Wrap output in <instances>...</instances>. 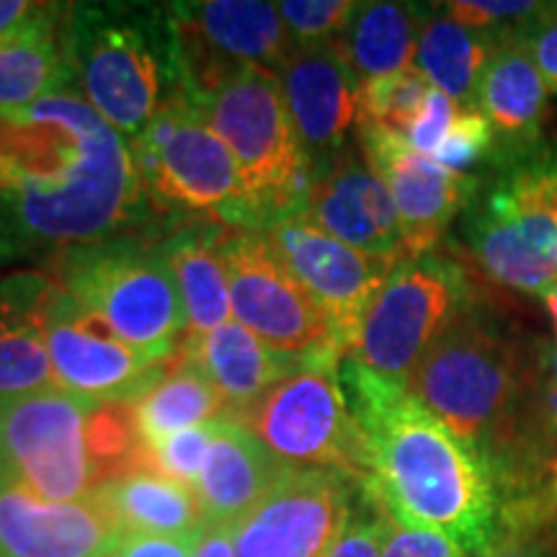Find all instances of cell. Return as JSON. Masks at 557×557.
I'll list each match as a JSON object with an SVG mask.
<instances>
[{
	"label": "cell",
	"mask_w": 557,
	"mask_h": 557,
	"mask_svg": "<svg viewBox=\"0 0 557 557\" xmlns=\"http://www.w3.org/2000/svg\"><path fill=\"white\" fill-rule=\"evenodd\" d=\"M145 197L127 137L81 96L0 109V269L116 238Z\"/></svg>",
	"instance_id": "obj_1"
},
{
	"label": "cell",
	"mask_w": 557,
	"mask_h": 557,
	"mask_svg": "<svg viewBox=\"0 0 557 557\" xmlns=\"http://www.w3.org/2000/svg\"><path fill=\"white\" fill-rule=\"evenodd\" d=\"M341 380L369 447V498L406 524L447 534L470 557L504 534L493 459L444 426L406 387L344 357Z\"/></svg>",
	"instance_id": "obj_2"
},
{
	"label": "cell",
	"mask_w": 557,
	"mask_h": 557,
	"mask_svg": "<svg viewBox=\"0 0 557 557\" xmlns=\"http://www.w3.org/2000/svg\"><path fill=\"white\" fill-rule=\"evenodd\" d=\"M158 18L129 5H67L62 13L70 94L132 139L165 103V83L178 90L169 13L163 26Z\"/></svg>",
	"instance_id": "obj_3"
},
{
	"label": "cell",
	"mask_w": 557,
	"mask_h": 557,
	"mask_svg": "<svg viewBox=\"0 0 557 557\" xmlns=\"http://www.w3.org/2000/svg\"><path fill=\"white\" fill-rule=\"evenodd\" d=\"M197 109L238 165L259 233L271 222L305 214L315 173L276 73L246 70Z\"/></svg>",
	"instance_id": "obj_4"
},
{
	"label": "cell",
	"mask_w": 557,
	"mask_h": 557,
	"mask_svg": "<svg viewBox=\"0 0 557 557\" xmlns=\"http://www.w3.org/2000/svg\"><path fill=\"white\" fill-rule=\"evenodd\" d=\"M58 284L124 344L165 361L189 331L163 248L111 238L60 256Z\"/></svg>",
	"instance_id": "obj_5"
},
{
	"label": "cell",
	"mask_w": 557,
	"mask_h": 557,
	"mask_svg": "<svg viewBox=\"0 0 557 557\" xmlns=\"http://www.w3.org/2000/svg\"><path fill=\"white\" fill-rule=\"evenodd\" d=\"M465 243L487 278L524 295L557 287V150L508 160L465 209Z\"/></svg>",
	"instance_id": "obj_6"
},
{
	"label": "cell",
	"mask_w": 557,
	"mask_h": 557,
	"mask_svg": "<svg viewBox=\"0 0 557 557\" xmlns=\"http://www.w3.org/2000/svg\"><path fill=\"white\" fill-rule=\"evenodd\" d=\"M406 389L444 426L491 457V442L524 393V367L517 346L468 310L429 348Z\"/></svg>",
	"instance_id": "obj_7"
},
{
	"label": "cell",
	"mask_w": 557,
	"mask_h": 557,
	"mask_svg": "<svg viewBox=\"0 0 557 557\" xmlns=\"http://www.w3.org/2000/svg\"><path fill=\"white\" fill-rule=\"evenodd\" d=\"M338 361H308L233 416L287 468L338 472L364 487L372 475L369 447L341 387Z\"/></svg>",
	"instance_id": "obj_8"
},
{
	"label": "cell",
	"mask_w": 557,
	"mask_h": 557,
	"mask_svg": "<svg viewBox=\"0 0 557 557\" xmlns=\"http://www.w3.org/2000/svg\"><path fill=\"white\" fill-rule=\"evenodd\" d=\"M468 310L472 284L457 261L434 250L410 256L395 263L374 295L346 359L408 387L429 348Z\"/></svg>",
	"instance_id": "obj_9"
},
{
	"label": "cell",
	"mask_w": 557,
	"mask_h": 557,
	"mask_svg": "<svg viewBox=\"0 0 557 557\" xmlns=\"http://www.w3.org/2000/svg\"><path fill=\"white\" fill-rule=\"evenodd\" d=\"M132 152L148 197L259 233L238 165L184 94L165 99Z\"/></svg>",
	"instance_id": "obj_10"
},
{
	"label": "cell",
	"mask_w": 557,
	"mask_h": 557,
	"mask_svg": "<svg viewBox=\"0 0 557 557\" xmlns=\"http://www.w3.org/2000/svg\"><path fill=\"white\" fill-rule=\"evenodd\" d=\"M178 90L194 107L246 70H282L295 50L278 3L212 0L169 11Z\"/></svg>",
	"instance_id": "obj_11"
},
{
	"label": "cell",
	"mask_w": 557,
	"mask_h": 557,
	"mask_svg": "<svg viewBox=\"0 0 557 557\" xmlns=\"http://www.w3.org/2000/svg\"><path fill=\"white\" fill-rule=\"evenodd\" d=\"M96 406L62 387L3 400L0 465L47 500H90L99 485L88 455V421Z\"/></svg>",
	"instance_id": "obj_12"
},
{
	"label": "cell",
	"mask_w": 557,
	"mask_h": 557,
	"mask_svg": "<svg viewBox=\"0 0 557 557\" xmlns=\"http://www.w3.org/2000/svg\"><path fill=\"white\" fill-rule=\"evenodd\" d=\"M222 256L233 315L271 351L292 359H344L329 315L271 253L261 233L238 230L227 235Z\"/></svg>",
	"instance_id": "obj_13"
},
{
	"label": "cell",
	"mask_w": 557,
	"mask_h": 557,
	"mask_svg": "<svg viewBox=\"0 0 557 557\" xmlns=\"http://www.w3.org/2000/svg\"><path fill=\"white\" fill-rule=\"evenodd\" d=\"M47 351L58 387L94 403H135L163 377L169 364L116 338L52 282L41 310Z\"/></svg>",
	"instance_id": "obj_14"
},
{
	"label": "cell",
	"mask_w": 557,
	"mask_h": 557,
	"mask_svg": "<svg viewBox=\"0 0 557 557\" xmlns=\"http://www.w3.org/2000/svg\"><path fill=\"white\" fill-rule=\"evenodd\" d=\"M261 235L271 253L329 315L346 357L357 338L361 318L395 263L346 246L305 214L271 222Z\"/></svg>",
	"instance_id": "obj_15"
},
{
	"label": "cell",
	"mask_w": 557,
	"mask_h": 557,
	"mask_svg": "<svg viewBox=\"0 0 557 557\" xmlns=\"http://www.w3.org/2000/svg\"><path fill=\"white\" fill-rule=\"evenodd\" d=\"M351 511V480L329 470L292 468L235 524V555L325 557Z\"/></svg>",
	"instance_id": "obj_16"
},
{
	"label": "cell",
	"mask_w": 557,
	"mask_h": 557,
	"mask_svg": "<svg viewBox=\"0 0 557 557\" xmlns=\"http://www.w3.org/2000/svg\"><path fill=\"white\" fill-rule=\"evenodd\" d=\"M367 165L387 186L398 209L410 256L431 253L444 230L470 207L480 189L472 173H457L416 152L398 132L372 122H357Z\"/></svg>",
	"instance_id": "obj_17"
},
{
	"label": "cell",
	"mask_w": 557,
	"mask_h": 557,
	"mask_svg": "<svg viewBox=\"0 0 557 557\" xmlns=\"http://www.w3.org/2000/svg\"><path fill=\"white\" fill-rule=\"evenodd\" d=\"M124 537L94 500H47L0 465V557H111Z\"/></svg>",
	"instance_id": "obj_18"
},
{
	"label": "cell",
	"mask_w": 557,
	"mask_h": 557,
	"mask_svg": "<svg viewBox=\"0 0 557 557\" xmlns=\"http://www.w3.org/2000/svg\"><path fill=\"white\" fill-rule=\"evenodd\" d=\"M284 101L312 173L329 169L359 120L361 81L333 45L295 47L278 70Z\"/></svg>",
	"instance_id": "obj_19"
},
{
	"label": "cell",
	"mask_w": 557,
	"mask_h": 557,
	"mask_svg": "<svg viewBox=\"0 0 557 557\" xmlns=\"http://www.w3.org/2000/svg\"><path fill=\"white\" fill-rule=\"evenodd\" d=\"M305 218L374 259L393 263L408 259L395 201L364 156L359 158L357 152L341 150L329 169L318 173Z\"/></svg>",
	"instance_id": "obj_20"
},
{
	"label": "cell",
	"mask_w": 557,
	"mask_h": 557,
	"mask_svg": "<svg viewBox=\"0 0 557 557\" xmlns=\"http://www.w3.org/2000/svg\"><path fill=\"white\" fill-rule=\"evenodd\" d=\"M289 470L230 410L214 418L212 447L194 485L205 521L235 527L274 491Z\"/></svg>",
	"instance_id": "obj_21"
},
{
	"label": "cell",
	"mask_w": 557,
	"mask_h": 557,
	"mask_svg": "<svg viewBox=\"0 0 557 557\" xmlns=\"http://www.w3.org/2000/svg\"><path fill=\"white\" fill-rule=\"evenodd\" d=\"M549 90L519 32L504 34L480 75L475 109L496 135V152L504 160L524 158L537 150Z\"/></svg>",
	"instance_id": "obj_22"
},
{
	"label": "cell",
	"mask_w": 557,
	"mask_h": 557,
	"mask_svg": "<svg viewBox=\"0 0 557 557\" xmlns=\"http://www.w3.org/2000/svg\"><path fill=\"white\" fill-rule=\"evenodd\" d=\"M50 289V278L34 271L0 278V403L58 387L41 329Z\"/></svg>",
	"instance_id": "obj_23"
},
{
	"label": "cell",
	"mask_w": 557,
	"mask_h": 557,
	"mask_svg": "<svg viewBox=\"0 0 557 557\" xmlns=\"http://www.w3.org/2000/svg\"><path fill=\"white\" fill-rule=\"evenodd\" d=\"M184 357L191 359L218 387L230 413H240L267 395L276 382L312 359H292L271 351L238 320H227L205 336H186Z\"/></svg>",
	"instance_id": "obj_24"
},
{
	"label": "cell",
	"mask_w": 557,
	"mask_h": 557,
	"mask_svg": "<svg viewBox=\"0 0 557 557\" xmlns=\"http://www.w3.org/2000/svg\"><path fill=\"white\" fill-rule=\"evenodd\" d=\"M90 500L99 504L124 534L181 537L207 524L197 493L156 470H132L103 480Z\"/></svg>",
	"instance_id": "obj_25"
},
{
	"label": "cell",
	"mask_w": 557,
	"mask_h": 557,
	"mask_svg": "<svg viewBox=\"0 0 557 557\" xmlns=\"http://www.w3.org/2000/svg\"><path fill=\"white\" fill-rule=\"evenodd\" d=\"M426 13L410 3H357L333 47L361 83L416 67Z\"/></svg>",
	"instance_id": "obj_26"
},
{
	"label": "cell",
	"mask_w": 557,
	"mask_h": 557,
	"mask_svg": "<svg viewBox=\"0 0 557 557\" xmlns=\"http://www.w3.org/2000/svg\"><path fill=\"white\" fill-rule=\"evenodd\" d=\"M511 34V32H508ZM504 34L470 29L447 13H431L421 29L416 70L462 109H475L480 75Z\"/></svg>",
	"instance_id": "obj_27"
},
{
	"label": "cell",
	"mask_w": 557,
	"mask_h": 557,
	"mask_svg": "<svg viewBox=\"0 0 557 557\" xmlns=\"http://www.w3.org/2000/svg\"><path fill=\"white\" fill-rule=\"evenodd\" d=\"M160 248L176 274L184 299L186 320H189L186 336H205L225 325L233 308H230V278L222 240L205 230H178Z\"/></svg>",
	"instance_id": "obj_28"
},
{
	"label": "cell",
	"mask_w": 557,
	"mask_h": 557,
	"mask_svg": "<svg viewBox=\"0 0 557 557\" xmlns=\"http://www.w3.org/2000/svg\"><path fill=\"white\" fill-rule=\"evenodd\" d=\"M58 16L0 41V109H21L54 94H70V70L62 47V11Z\"/></svg>",
	"instance_id": "obj_29"
},
{
	"label": "cell",
	"mask_w": 557,
	"mask_h": 557,
	"mask_svg": "<svg viewBox=\"0 0 557 557\" xmlns=\"http://www.w3.org/2000/svg\"><path fill=\"white\" fill-rule=\"evenodd\" d=\"M132 408H135L137 429L143 434L145 447H152L160 438L201 426V423L227 413L218 387L186 357L176 369L165 372L143 398L132 403Z\"/></svg>",
	"instance_id": "obj_30"
},
{
	"label": "cell",
	"mask_w": 557,
	"mask_h": 557,
	"mask_svg": "<svg viewBox=\"0 0 557 557\" xmlns=\"http://www.w3.org/2000/svg\"><path fill=\"white\" fill-rule=\"evenodd\" d=\"M431 83L416 67L387 75V78L361 83L357 122L380 124V127H387L406 137L418 114L423 111Z\"/></svg>",
	"instance_id": "obj_31"
},
{
	"label": "cell",
	"mask_w": 557,
	"mask_h": 557,
	"mask_svg": "<svg viewBox=\"0 0 557 557\" xmlns=\"http://www.w3.org/2000/svg\"><path fill=\"white\" fill-rule=\"evenodd\" d=\"M357 3L348 0H284L278 3L295 47L331 45L351 21Z\"/></svg>",
	"instance_id": "obj_32"
},
{
	"label": "cell",
	"mask_w": 557,
	"mask_h": 557,
	"mask_svg": "<svg viewBox=\"0 0 557 557\" xmlns=\"http://www.w3.org/2000/svg\"><path fill=\"white\" fill-rule=\"evenodd\" d=\"M212 438L214 421L160 438L158 444L148 447L150 470L176 480V483L189 485L194 491V485H197L201 475V468H205L209 447H212Z\"/></svg>",
	"instance_id": "obj_33"
},
{
	"label": "cell",
	"mask_w": 557,
	"mask_h": 557,
	"mask_svg": "<svg viewBox=\"0 0 557 557\" xmlns=\"http://www.w3.org/2000/svg\"><path fill=\"white\" fill-rule=\"evenodd\" d=\"M496 156V135L478 109H459L447 139L436 150L434 160L444 169L470 173L478 163Z\"/></svg>",
	"instance_id": "obj_34"
},
{
	"label": "cell",
	"mask_w": 557,
	"mask_h": 557,
	"mask_svg": "<svg viewBox=\"0 0 557 557\" xmlns=\"http://www.w3.org/2000/svg\"><path fill=\"white\" fill-rule=\"evenodd\" d=\"M369 500L377 506V513H380V529H382L380 557H470L455 540H449L447 534L436 532V529H429V527L406 524V521L395 519L393 513H389L385 506H380L374 498Z\"/></svg>",
	"instance_id": "obj_35"
},
{
	"label": "cell",
	"mask_w": 557,
	"mask_h": 557,
	"mask_svg": "<svg viewBox=\"0 0 557 557\" xmlns=\"http://www.w3.org/2000/svg\"><path fill=\"white\" fill-rule=\"evenodd\" d=\"M447 13L459 24L470 29L491 32V34H508L519 32L521 26L529 24L537 13L545 9V3H529V0H455L444 5Z\"/></svg>",
	"instance_id": "obj_36"
},
{
	"label": "cell",
	"mask_w": 557,
	"mask_h": 557,
	"mask_svg": "<svg viewBox=\"0 0 557 557\" xmlns=\"http://www.w3.org/2000/svg\"><path fill=\"white\" fill-rule=\"evenodd\" d=\"M459 103H455L449 96H444L442 90H436L431 86L429 99L423 103V111L418 114V120L413 122V127L408 129V145L421 156H426L434 160L436 150L442 148V143L447 139L451 124H455L457 114H459Z\"/></svg>",
	"instance_id": "obj_37"
},
{
	"label": "cell",
	"mask_w": 557,
	"mask_h": 557,
	"mask_svg": "<svg viewBox=\"0 0 557 557\" xmlns=\"http://www.w3.org/2000/svg\"><path fill=\"white\" fill-rule=\"evenodd\" d=\"M527 52L532 54L549 94H557V9L545 3L537 16L519 29Z\"/></svg>",
	"instance_id": "obj_38"
},
{
	"label": "cell",
	"mask_w": 557,
	"mask_h": 557,
	"mask_svg": "<svg viewBox=\"0 0 557 557\" xmlns=\"http://www.w3.org/2000/svg\"><path fill=\"white\" fill-rule=\"evenodd\" d=\"M369 511H357L354 508L346 527L333 542L325 557H380L382 549V529L377 506L367 498Z\"/></svg>",
	"instance_id": "obj_39"
},
{
	"label": "cell",
	"mask_w": 557,
	"mask_h": 557,
	"mask_svg": "<svg viewBox=\"0 0 557 557\" xmlns=\"http://www.w3.org/2000/svg\"><path fill=\"white\" fill-rule=\"evenodd\" d=\"M205 529V527H201ZM201 529L181 537H150V534H127L111 557H194Z\"/></svg>",
	"instance_id": "obj_40"
},
{
	"label": "cell",
	"mask_w": 557,
	"mask_h": 557,
	"mask_svg": "<svg viewBox=\"0 0 557 557\" xmlns=\"http://www.w3.org/2000/svg\"><path fill=\"white\" fill-rule=\"evenodd\" d=\"M60 5L29 3V0H0V41L21 37L58 16Z\"/></svg>",
	"instance_id": "obj_41"
},
{
	"label": "cell",
	"mask_w": 557,
	"mask_h": 557,
	"mask_svg": "<svg viewBox=\"0 0 557 557\" xmlns=\"http://www.w3.org/2000/svg\"><path fill=\"white\" fill-rule=\"evenodd\" d=\"M194 557H238L235 555V527L207 521Z\"/></svg>",
	"instance_id": "obj_42"
},
{
	"label": "cell",
	"mask_w": 557,
	"mask_h": 557,
	"mask_svg": "<svg viewBox=\"0 0 557 557\" xmlns=\"http://www.w3.org/2000/svg\"><path fill=\"white\" fill-rule=\"evenodd\" d=\"M480 557H555V555L549 553L547 547H542L540 542L519 537V534L513 532H504L496 545Z\"/></svg>",
	"instance_id": "obj_43"
},
{
	"label": "cell",
	"mask_w": 557,
	"mask_h": 557,
	"mask_svg": "<svg viewBox=\"0 0 557 557\" xmlns=\"http://www.w3.org/2000/svg\"><path fill=\"white\" fill-rule=\"evenodd\" d=\"M542 408H545L547 426L557 434V385L545 387V395H542Z\"/></svg>",
	"instance_id": "obj_44"
},
{
	"label": "cell",
	"mask_w": 557,
	"mask_h": 557,
	"mask_svg": "<svg viewBox=\"0 0 557 557\" xmlns=\"http://www.w3.org/2000/svg\"><path fill=\"white\" fill-rule=\"evenodd\" d=\"M542 299H545L547 312H549V318H553V325H555V336H557V287L545 292V295H542Z\"/></svg>",
	"instance_id": "obj_45"
},
{
	"label": "cell",
	"mask_w": 557,
	"mask_h": 557,
	"mask_svg": "<svg viewBox=\"0 0 557 557\" xmlns=\"http://www.w3.org/2000/svg\"><path fill=\"white\" fill-rule=\"evenodd\" d=\"M545 369L549 372V385H557V346L549 348L547 357H545Z\"/></svg>",
	"instance_id": "obj_46"
},
{
	"label": "cell",
	"mask_w": 557,
	"mask_h": 557,
	"mask_svg": "<svg viewBox=\"0 0 557 557\" xmlns=\"http://www.w3.org/2000/svg\"><path fill=\"white\" fill-rule=\"evenodd\" d=\"M549 470H553V487H555V498H557V457L553 459V465H549Z\"/></svg>",
	"instance_id": "obj_47"
},
{
	"label": "cell",
	"mask_w": 557,
	"mask_h": 557,
	"mask_svg": "<svg viewBox=\"0 0 557 557\" xmlns=\"http://www.w3.org/2000/svg\"><path fill=\"white\" fill-rule=\"evenodd\" d=\"M555 9H557V3H555Z\"/></svg>",
	"instance_id": "obj_48"
}]
</instances>
